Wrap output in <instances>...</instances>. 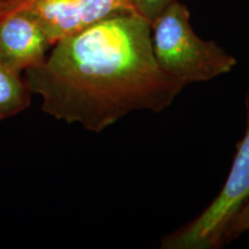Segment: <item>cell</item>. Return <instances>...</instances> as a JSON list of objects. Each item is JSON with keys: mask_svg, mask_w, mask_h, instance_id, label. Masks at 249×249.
Instances as JSON below:
<instances>
[{"mask_svg": "<svg viewBox=\"0 0 249 249\" xmlns=\"http://www.w3.org/2000/svg\"><path fill=\"white\" fill-rule=\"evenodd\" d=\"M53 46L24 79L45 113L89 132L133 111L161 112L185 87L157 65L151 26L138 13L112 15Z\"/></svg>", "mask_w": 249, "mask_h": 249, "instance_id": "1", "label": "cell"}, {"mask_svg": "<svg viewBox=\"0 0 249 249\" xmlns=\"http://www.w3.org/2000/svg\"><path fill=\"white\" fill-rule=\"evenodd\" d=\"M151 31L157 65L185 86L216 79L236 65V59L219 45L196 35L188 8L178 0L160 14Z\"/></svg>", "mask_w": 249, "mask_h": 249, "instance_id": "2", "label": "cell"}, {"mask_svg": "<svg viewBox=\"0 0 249 249\" xmlns=\"http://www.w3.org/2000/svg\"><path fill=\"white\" fill-rule=\"evenodd\" d=\"M249 110V108H248ZM249 198V111L247 129L239 143L222 191L188 225L165 236L161 248L209 249L222 245L230 222Z\"/></svg>", "mask_w": 249, "mask_h": 249, "instance_id": "3", "label": "cell"}, {"mask_svg": "<svg viewBox=\"0 0 249 249\" xmlns=\"http://www.w3.org/2000/svg\"><path fill=\"white\" fill-rule=\"evenodd\" d=\"M14 11L35 18L52 45L112 15L136 13L133 0H5L0 5V13Z\"/></svg>", "mask_w": 249, "mask_h": 249, "instance_id": "4", "label": "cell"}, {"mask_svg": "<svg viewBox=\"0 0 249 249\" xmlns=\"http://www.w3.org/2000/svg\"><path fill=\"white\" fill-rule=\"evenodd\" d=\"M52 44L38 22L26 12L0 13V62L26 71L45 60Z\"/></svg>", "mask_w": 249, "mask_h": 249, "instance_id": "5", "label": "cell"}, {"mask_svg": "<svg viewBox=\"0 0 249 249\" xmlns=\"http://www.w3.org/2000/svg\"><path fill=\"white\" fill-rule=\"evenodd\" d=\"M31 95L22 74L0 62V120L17 116L29 107Z\"/></svg>", "mask_w": 249, "mask_h": 249, "instance_id": "6", "label": "cell"}, {"mask_svg": "<svg viewBox=\"0 0 249 249\" xmlns=\"http://www.w3.org/2000/svg\"><path fill=\"white\" fill-rule=\"evenodd\" d=\"M174 1L176 0H133L136 13L141 15L150 26Z\"/></svg>", "mask_w": 249, "mask_h": 249, "instance_id": "7", "label": "cell"}, {"mask_svg": "<svg viewBox=\"0 0 249 249\" xmlns=\"http://www.w3.org/2000/svg\"><path fill=\"white\" fill-rule=\"evenodd\" d=\"M247 231H249V198L230 222L224 235V240H231Z\"/></svg>", "mask_w": 249, "mask_h": 249, "instance_id": "8", "label": "cell"}, {"mask_svg": "<svg viewBox=\"0 0 249 249\" xmlns=\"http://www.w3.org/2000/svg\"><path fill=\"white\" fill-rule=\"evenodd\" d=\"M4 1H5V0H0V5H1Z\"/></svg>", "mask_w": 249, "mask_h": 249, "instance_id": "9", "label": "cell"}]
</instances>
